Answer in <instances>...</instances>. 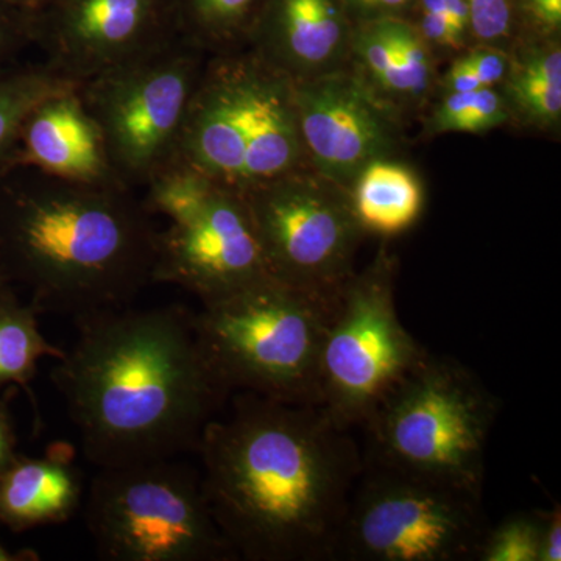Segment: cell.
Segmentation results:
<instances>
[{"mask_svg":"<svg viewBox=\"0 0 561 561\" xmlns=\"http://www.w3.org/2000/svg\"><path fill=\"white\" fill-rule=\"evenodd\" d=\"M197 449L203 493L236 556L332 559L364 465L320 405L243 393L228 419L206 424Z\"/></svg>","mask_w":561,"mask_h":561,"instance_id":"6da1fadb","label":"cell"},{"mask_svg":"<svg viewBox=\"0 0 561 561\" xmlns=\"http://www.w3.org/2000/svg\"><path fill=\"white\" fill-rule=\"evenodd\" d=\"M79 327L54 381L88 459L103 470L197 448L228 391L203 357L191 313L122 308Z\"/></svg>","mask_w":561,"mask_h":561,"instance_id":"7a4b0ae2","label":"cell"},{"mask_svg":"<svg viewBox=\"0 0 561 561\" xmlns=\"http://www.w3.org/2000/svg\"><path fill=\"white\" fill-rule=\"evenodd\" d=\"M158 230L127 186H87L33 169L0 179V278L39 312L76 319L127 308L151 283Z\"/></svg>","mask_w":561,"mask_h":561,"instance_id":"3957f363","label":"cell"},{"mask_svg":"<svg viewBox=\"0 0 561 561\" xmlns=\"http://www.w3.org/2000/svg\"><path fill=\"white\" fill-rule=\"evenodd\" d=\"M175 162L239 194L309 165L289 77L249 47L208 55Z\"/></svg>","mask_w":561,"mask_h":561,"instance_id":"277c9868","label":"cell"},{"mask_svg":"<svg viewBox=\"0 0 561 561\" xmlns=\"http://www.w3.org/2000/svg\"><path fill=\"white\" fill-rule=\"evenodd\" d=\"M334 301L268 276L202 302L192 321L225 390L319 405L321 345Z\"/></svg>","mask_w":561,"mask_h":561,"instance_id":"5b68a950","label":"cell"},{"mask_svg":"<svg viewBox=\"0 0 561 561\" xmlns=\"http://www.w3.org/2000/svg\"><path fill=\"white\" fill-rule=\"evenodd\" d=\"M500 401L451 357L424 353L365 421L370 465L482 497Z\"/></svg>","mask_w":561,"mask_h":561,"instance_id":"8992f818","label":"cell"},{"mask_svg":"<svg viewBox=\"0 0 561 561\" xmlns=\"http://www.w3.org/2000/svg\"><path fill=\"white\" fill-rule=\"evenodd\" d=\"M87 523L102 559L221 561L236 552L206 502L197 472L171 459L103 468Z\"/></svg>","mask_w":561,"mask_h":561,"instance_id":"52a82bcc","label":"cell"},{"mask_svg":"<svg viewBox=\"0 0 561 561\" xmlns=\"http://www.w3.org/2000/svg\"><path fill=\"white\" fill-rule=\"evenodd\" d=\"M146 187L147 210L169 220L158 232L151 283L183 287L206 302L272 276L242 194L179 162Z\"/></svg>","mask_w":561,"mask_h":561,"instance_id":"ba28073f","label":"cell"},{"mask_svg":"<svg viewBox=\"0 0 561 561\" xmlns=\"http://www.w3.org/2000/svg\"><path fill=\"white\" fill-rule=\"evenodd\" d=\"M208 54L176 36L158 49L81 81L79 92L128 187L147 186L175 164Z\"/></svg>","mask_w":561,"mask_h":561,"instance_id":"9c48e42d","label":"cell"},{"mask_svg":"<svg viewBox=\"0 0 561 561\" xmlns=\"http://www.w3.org/2000/svg\"><path fill=\"white\" fill-rule=\"evenodd\" d=\"M394 273V257L379 250L332 305L320 353L319 405L343 430L364 426L426 353L398 316Z\"/></svg>","mask_w":561,"mask_h":561,"instance_id":"30bf717a","label":"cell"},{"mask_svg":"<svg viewBox=\"0 0 561 561\" xmlns=\"http://www.w3.org/2000/svg\"><path fill=\"white\" fill-rule=\"evenodd\" d=\"M485 531L482 497L370 465L351 494L332 559L476 560Z\"/></svg>","mask_w":561,"mask_h":561,"instance_id":"8fae6325","label":"cell"},{"mask_svg":"<svg viewBox=\"0 0 561 561\" xmlns=\"http://www.w3.org/2000/svg\"><path fill=\"white\" fill-rule=\"evenodd\" d=\"M242 195L273 278L334 301L365 236L350 192L305 165Z\"/></svg>","mask_w":561,"mask_h":561,"instance_id":"7c38bea8","label":"cell"},{"mask_svg":"<svg viewBox=\"0 0 561 561\" xmlns=\"http://www.w3.org/2000/svg\"><path fill=\"white\" fill-rule=\"evenodd\" d=\"M306 157L311 168L350 191L371 162L393 160L402 144V116L351 62L291 81Z\"/></svg>","mask_w":561,"mask_h":561,"instance_id":"4fadbf2b","label":"cell"},{"mask_svg":"<svg viewBox=\"0 0 561 561\" xmlns=\"http://www.w3.org/2000/svg\"><path fill=\"white\" fill-rule=\"evenodd\" d=\"M28 32L44 62L76 83L180 36L175 0H51L28 16Z\"/></svg>","mask_w":561,"mask_h":561,"instance_id":"5bb4252c","label":"cell"},{"mask_svg":"<svg viewBox=\"0 0 561 561\" xmlns=\"http://www.w3.org/2000/svg\"><path fill=\"white\" fill-rule=\"evenodd\" d=\"M13 169H33L87 186H127L114 171L101 127L84 105L79 84L33 106L22 122Z\"/></svg>","mask_w":561,"mask_h":561,"instance_id":"9a60e30c","label":"cell"},{"mask_svg":"<svg viewBox=\"0 0 561 561\" xmlns=\"http://www.w3.org/2000/svg\"><path fill=\"white\" fill-rule=\"evenodd\" d=\"M354 22L346 0H267L249 49L291 81L348 65Z\"/></svg>","mask_w":561,"mask_h":561,"instance_id":"2e32d148","label":"cell"},{"mask_svg":"<svg viewBox=\"0 0 561 561\" xmlns=\"http://www.w3.org/2000/svg\"><path fill=\"white\" fill-rule=\"evenodd\" d=\"M79 471L62 457H14L0 471V523L13 531L68 522L80 505Z\"/></svg>","mask_w":561,"mask_h":561,"instance_id":"e0dca14e","label":"cell"},{"mask_svg":"<svg viewBox=\"0 0 561 561\" xmlns=\"http://www.w3.org/2000/svg\"><path fill=\"white\" fill-rule=\"evenodd\" d=\"M500 87L511 119L537 130H557L561 119L560 36H518L508 49Z\"/></svg>","mask_w":561,"mask_h":561,"instance_id":"ac0fdd59","label":"cell"},{"mask_svg":"<svg viewBox=\"0 0 561 561\" xmlns=\"http://www.w3.org/2000/svg\"><path fill=\"white\" fill-rule=\"evenodd\" d=\"M354 216L365 234L391 236L411 230L424 208L423 184L408 165L393 160L368 164L351 186Z\"/></svg>","mask_w":561,"mask_h":561,"instance_id":"d6986e66","label":"cell"},{"mask_svg":"<svg viewBox=\"0 0 561 561\" xmlns=\"http://www.w3.org/2000/svg\"><path fill=\"white\" fill-rule=\"evenodd\" d=\"M267 0H175L181 38L208 55L245 49Z\"/></svg>","mask_w":561,"mask_h":561,"instance_id":"ffe728a7","label":"cell"},{"mask_svg":"<svg viewBox=\"0 0 561 561\" xmlns=\"http://www.w3.org/2000/svg\"><path fill=\"white\" fill-rule=\"evenodd\" d=\"M38 309L21 301L11 286L0 289V390L27 386L44 357L61 359L65 351L51 345L38 324Z\"/></svg>","mask_w":561,"mask_h":561,"instance_id":"44dd1931","label":"cell"},{"mask_svg":"<svg viewBox=\"0 0 561 561\" xmlns=\"http://www.w3.org/2000/svg\"><path fill=\"white\" fill-rule=\"evenodd\" d=\"M77 84L46 62L0 70V179L11 171L22 122L33 106Z\"/></svg>","mask_w":561,"mask_h":561,"instance_id":"7402d4cb","label":"cell"},{"mask_svg":"<svg viewBox=\"0 0 561 561\" xmlns=\"http://www.w3.org/2000/svg\"><path fill=\"white\" fill-rule=\"evenodd\" d=\"M508 121L511 113L497 88H481L471 92H446L445 98L432 111L426 130L431 135H481Z\"/></svg>","mask_w":561,"mask_h":561,"instance_id":"603a6c76","label":"cell"},{"mask_svg":"<svg viewBox=\"0 0 561 561\" xmlns=\"http://www.w3.org/2000/svg\"><path fill=\"white\" fill-rule=\"evenodd\" d=\"M542 512H522L486 529L476 560L538 561Z\"/></svg>","mask_w":561,"mask_h":561,"instance_id":"cb8c5ba5","label":"cell"},{"mask_svg":"<svg viewBox=\"0 0 561 561\" xmlns=\"http://www.w3.org/2000/svg\"><path fill=\"white\" fill-rule=\"evenodd\" d=\"M470 38L508 50L519 36L513 0H467Z\"/></svg>","mask_w":561,"mask_h":561,"instance_id":"d4e9b609","label":"cell"},{"mask_svg":"<svg viewBox=\"0 0 561 561\" xmlns=\"http://www.w3.org/2000/svg\"><path fill=\"white\" fill-rule=\"evenodd\" d=\"M519 36H560L561 0H513Z\"/></svg>","mask_w":561,"mask_h":561,"instance_id":"484cf974","label":"cell"},{"mask_svg":"<svg viewBox=\"0 0 561 561\" xmlns=\"http://www.w3.org/2000/svg\"><path fill=\"white\" fill-rule=\"evenodd\" d=\"M405 20L415 25L416 31L432 47L438 49L460 50L467 47L470 36L461 32L456 24L438 11L421 10L412 7L405 14Z\"/></svg>","mask_w":561,"mask_h":561,"instance_id":"4316f807","label":"cell"},{"mask_svg":"<svg viewBox=\"0 0 561 561\" xmlns=\"http://www.w3.org/2000/svg\"><path fill=\"white\" fill-rule=\"evenodd\" d=\"M31 43L28 16L0 0V70L9 68L14 55Z\"/></svg>","mask_w":561,"mask_h":561,"instance_id":"83f0119b","label":"cell"},{"mask_svg":"<svg viewBox=\"0 0 561 561\" xmlns=\"http://www.w3.org/2000/svg\"><path fill=\"white\" fill-rule=\"evenodd\" d=\"M465 58L483 88H500L511 62L508 50L489 44H476Z\"/></svg>","mask_w":561,"mask_h":561,"instance_id":"f1b7e54d","label":"cell"},{"mask_svg":"<svg viewBox=\"0 0 561 561\" xmlns=\"http://www.w3.org/2000/svg\"><path fill=\"white\" fill-rule=\"evenodd\" d=\"M415 0H346L354 22L404 18Z\"/></svg>","mask_w":561,"mask_h":561,"instance_id":"f546056e","label":"cell"},{"mask_svg":"<svg viewBox=\"0 0 561 561\" xmlns=\"http://www.w3.org/2000/svg\"><path fill=\"white\" fill-rule=\"evenodd\" d=\"M561 560V511L553 505L551 511L542 512L540 556L538 561Z\"/></svg>","mask_w":561,"mask_h":561,"instance_id":"4dcf8cb0","label":"cell"},{"mask_svg":"<svg viewBox=\"0 0 561 561\" xmlns=\"http://www.w3.org/2000/svg\"><path fill=\"white\" fill-rule=\"evenodd\" d=\"M443 88L446 92H471L481 90L482 84L476 73L472 72L467 58L460 57L453 62L451 68L443 79Z\"/></svg>","mask_w":561,"mask_h":561,"instance_id":"1f68e13d","label":"cell"},{"mask_svg":"<svg viewBox=\"0 0 561 561\" xmlns=\"http://www.w3.org/2000/svg\"><path fill=\"white\" fill-rule=\"evenodd\" d=\"M16 437L5 405L0 402V471L16 457Z\"/></svg>","mask_w":561,"mask_h":561,"instance_id":"d6a6232c","label":"cell"},{"mask_svg":"<svg viewBox=\"0 0 561 561\" xmlns=\"http://www.w3.org/2000/svg\"><path fill=\"white\" fill-rule=\"evenodd\" d=\"M442 2L448 20L470 36V10H468L467 0H442Z\"/></svg>","mask_w":561,"mask_h":561,"instance_id":"836d02e7","label":"cell"},{"mask_svg":"<svg viewBox=\"0 0 561 561\" xmlns=\"http://www.w3.org/2000/svg\"><path fill=\"white\" fill-rule=\"evenodd\" d=\"M2 2L11 7V9L20 11L22 14L32 16V14L39 13L41 10L46 9L51 0H2Z\"/></svg>","mask_w":561,"mask_h":561,"instance_id":"e575fe53","label":"cell"},{"mask_svg":"<svg viewBox=\"0 0 561 561\" xmlns=\"http://www.w3.org/2000/svg\"><path fill=\"white\" fill-rule=\"evenodd\" d=\"M18 560V557H14V553L7 551L2 545H0V561H13Z\"/></svg>","mask_w":561,"mask_h":561,"instance_id":"d590c367","label":"cell"},{"mask_svg":"<svg viewBox=\"0 0 561 561\" xmlns=\"http://www.w3.org/2000/svg\"><path fill=\"white\" fill-rule=\"evenodd\" d=\"M3 286H7V284H5V283H3V279H2V278H0V289H2V287H3Z\"/></svg>","mask_w":561,"mask_h":561,"instance_id":"8d00e7d4","label":"cell"}]
</instances>
